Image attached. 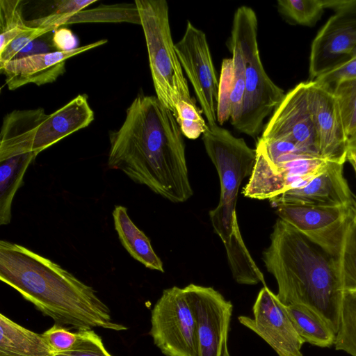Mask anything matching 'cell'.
Masks as SVG:
<instances>
[{
  "mask_svg": "<svg viewBox=\"0 0 356 356\" xmlns=\"http://www.w3.org/2000/svg\"><path fill=\"white\" fill-rule=\"evenodd\" d=\"M51 32H49L33 40L27 46L23 48L15 58H20L32 55L58 51L53 44V33H51Z\"/></svg>",
  "mask_w": 356,
  "mask_h": 356,
  "instance_id": "37",
  "label": "cell"
},
{
  "mask_svg": "<svg viewBox=\"0 0 356 356\" xmlns=\"http://www.w3.org/2000/svg\"><path fill=\"white\" fill-rule=\"evenodd\" d=\"M325 9L330 8L334 12L356 7V0H323Z\"/></svg>",
  "mask_w": 356,
  "mask_h": 356,
  "instance_id": "39",
  "label": "cell"
},
{
  "mask_svg": "<svg viewBox=\"0 0 356 356\" xmlns=\"http://www.w3.org/2000/svg\"><path fill=\"white\" fill-rule=\"evenodd\" d=\"M107 40L79 47L66 51H54L15 58L0 67L10 90L29 83L40 86L52 83L65 72L66 60L74 56L103 45Z\"/></svg>",
  "mask_w": 356,
  "mask_h": 356,
  "instance_id": "17",
  "label": "cell"
},
{
  "mask_svg": "<svg viewBox=\"0 0 356 356\" xmlns=\"http://www.w3.org/2000/svg\"><path fill=\"white\" fill-rule=\"evenodd\" d=\"M87 22H129L141 24L136 3L101 5L90 10H82L71 16L65 24Z\"/></svg>",
  "mask_w": 356,
  "mask_h": 356,
  "instance_id": "23",
  "label": "cell"
},
{
  "mask_svg": "<svg viewBox=\"0 0 356 356\" xmlns=\"http://www.w3.org/2000/svg\"><path fill=\"white\" fill-rule=\"evenodd\" d=\"M270 238L262 260L280 301L307 307L337 334L344 293L337 259L280 218Z\"/></svg>",
  "mask_w": 356,
  "mask_h": 356,
  "instance_id": "3",
  "label": "cell"
},
{
  "mask_svg": "<svg viewBox=\"0 0 356 356\" xmlns=\"http://www.w3.org/2000/svg\"><path fill=\"white\" fill-rule=\"evenodd\" d=\"M175 110V118L181 133L188 139H197L208 128V124H206L194 101H180L176 105Z\"/></svg>",
  "mask_w": 356,
  "mask_h": 356,
  "instance_id": "31",
  "label": "cell"
},
{
  "mask_svg": "<svg viewBox=\"0 0 356 356\" xmlns=\"http://www.w3.org/2000/svg\"><path fill=\"white\" fill-rule=\"evenodd\" d=\"M33 152L16 155L0 161V225H6L12 218L15 195L23 184L24 174L35 160Z\"/></svg>",
  "mask_w": 356,
  "mask_h": 356,
  "instance_id": "21",
  "label": "cell"
},
{
  "mask_svg": "<svg viewBox=\"0 0 356 356\" xmlns=\"http://www.w3.org/2000/svg\"><path fill=\"white\" fill-rule=\"evenodd\" d=\"M330 161L321 156H309L273 165L262 145L258 144L254 166L243 194L251 199L270 200L304 186L325 170Z\"/></svg>",
  "mask_w": 356,
  "mask_h": 356,
  "instance_id": "9",
  "label": "cell"
},
{
  "mask_svg": "<svg viewBox=\"0 0 356 356\" xmlns=\"http://www.w3.org/2000/svg\"><path fill=\"white\" fill-rule=\"evenodd\" d=\"M149 334L165 356H198L195 314L184 288L163 290L152 309Z\"/></svg>",
  "mask_w": 356,
  "mask_h": 356,
  "instance_id": "8",
  "label": "cell"
},
{
  "mask_svg": "<svg viewBox=\"0 0 356 356\" xmlns=\"http://www.w3.org/2000/svg\"><path fill=\"white\" fill-rule=\"evenodd\" d=\"M307 99L320 156L344 164L348 155V136L332 90L308 81Z\"/></svg>",
  "mask_w": 356,
  "mask_h": 356,
  "instance_id": "16",
  "label": "cell"
},
{
  "mask_svg": "<svg viewBox=\"0 0 356 356\" xmlns=\"http://www.w3.org/2000/svg\"><path fill=\"white\" fill-rule=\"evenodd\" d=\"M356 78V58H350L319 75L314 81L332 88L339 83Z\"/></svg>",
  "mask_w": 356,
  "mask_h": 356,
  "instance_id": "34",
  "label": "cell"
},
{
  "mask_svg": "<svg viewBox=\"0 0 356 356\" xmlns=\"http://www.w3.org/2000/svg\"><path fill=\"white\" fill-rule=\"evenodd\" d=\"M275 207L279 218L290 224L337 259L351 213V206L323 207L280 204Z\"/></svg>",
  "mask_w": 356,
  "mask_h": 356,
  "instance_id": "12",
  "label": "cell"
},
{
  "mask_svg": "<svg viewBox=\"0 0 356 356\" xmlns=\"http://www.w3.org/2000/svg\"><path fill=\"white\" fill-rule=\"evenodd\" d=\"M227 47L232 54L233 85L231 95L230 122L234 127L239 120L245 91V67L238 44L229 38Z\"/></svg>",
  "mask_w": 356,
  "mask_h": 356,
  "instance_id": "28",
  "label": "cell"
},
{
  "mask_svg": "<svg viewBox=\"0 0 356 356\" xmlns=\"http://www.w3.org/2000/svg\"><path fill=\"white\" fill-rule=\"evenodd\" d=\"M108 166L173 203L193 194L185 144L173 113L156 96L138 95L109 134Z\"/></svg>",
  "mask_w": 356,
  "mask_h": 356,
  "instance_id": "1",
  "label": "cell"
},
{
  "mask_svg": "<svg viewBox=\"0 0 356 356\" xmlns=\"http://www.w3.org/2000/svg\"><path fill=\"white\" fill-rule=\"evenodd\" d=\"M43 338L54 353L71 349L76 343L77 332H71L63 325L55 323L42 334Z\"/></svg>",
  "mask_w": 356,
  "mask_h": 356,
  "instance_id": "36",
  "label": "cell"
},
{
  "mask_svg": "<svg viewBox=\"0 0 356 356\" xmlns=\"http://www.w3.org/2000/svg\"><path fill=\"white\" fill-rule=\"evenodd\" d=\"M96 0H60L54 1L53 9L47 15L26 21L31 28L53 27L56 29L65 24L67 19L83 10Z\"/></svg>",
  "mask_w": 356,
  "mask_h": 356,
  "instance_id": "29",
  "label": "cell"
},
{
  "mask_svg": "<svg viewBox=\"0 0 356 356\" xmlns=\"http://www.w3.org/2000/svg\"><path fill=\"white\" fill-rule=\"evenodd\" d=\"M347 161H348L349 163L353 166L354 172L356 175V155L352 153H348Z\"/></svg>",
  "mask_w": 356,
  "mask_h": 356,
  "instance_id": "41",
  "label": "cell"
},
{
  "mask_svg": "<svg viewBox=\"0 0 356 356\" xmlns=\"http://www.w3.org/2000/svg\"><path fill=\"white\" fill-rule=\"evenodd\" d=\"M257 33L255 12L245 6L238 7L234 15L230 38L241 47L245 60V80L241 114L234 127L252 138L261 132L264 119L274 111L285 95L264 70Z\"/></svg>",
  "mask_w": 356,
  "mask_h": 356,
  "instance_id": "6",
  "label": "cell"
},
{
  "mask_svg": "<svg viewBox=\"0 0 356 356\" xmlns=\"http://www.w3.org/2000/svg\"><path fill=\"white\" fill-rule=\"evenodd\" d=\"M148 53L156 96L176 115L180 101L193 102L177 54L165 0H136Z\"/></svg>",
  "mask_w": 356,
  "mask_h": 356,
  "instance_id": "7",
  "label": "cell"
},
{
  "mask_svg": "<svg viewBox=\"0 0 356 356\" xmlns=\"http://www.w3.org/2000/svg\"><path fill=\"white\" fill-rule=\"evenodd\" d=\"M184 289L195 314L198 356H231L232 302L211 286L190 284Z\"/></svg>",
  "mask_w": 356,
  "mask_h": 356,
  "instance_id": "11",
  "label": "cell"
},
{
  "mask_svg": "<svg viewBox=\"0 0 356 356\" xmlns=\"http://www.w3.org/2000/svg\"><path fill=\"white\" fill-rule=\"evenodd\" d=\"M277 6L288 22L309 27L316 24L325 10L323 0H278Z\"/></svg>",
  "mask_w": 356,
  "mask_h": 356,
  "instance_id": "27",
  "label": "cell"
},
{
  "mask_svg": "<svg viewBox=\"0 0 356 356\" xmlns=\"http://www.w3.org/2000/svg\"><path fill=\"white\" fill-rule=\"evenodd\" d=\"M356 47V7L334 13L319 30L311 45L309 81L350 58Z\"/></svg>",
  "mask_w": 356,
  "mask_h": 356,
  "instance_id": "15",
  "label": "cell"
},
{
  "mask_svg": "<svg viewBox=\"0 0 356 356\" xmlns=\"http://www.w3.org/2000/svg\"><path fill=\"white\" fill-rule=\"evenodd\" d=\"M23 1L0 0V52L21 33L33 28L23 16Z\"/></svg>",
  "mask_w": 356,
  "mask_h": 356,
  "instance_id": "26",
  "label": "cell"
},
{
  "mask_svg": "<svg viewBox=\"0 0 356 356\" xmlns=\"http://www.w3.org/2000/svg\"><path fill=\"white\" fill-rule=\"evenodd\" d=\"M55 30L56 29L53 27L33 28L19 35L0 52V67L14 59L17 54L33 40Z\"/></svg>",
  "mask_w": 356,
  "mask_h": 356,
  "instance_id": "35",
  "label": "cell"
},
{
  "mask_svg": "<svg viewBox=\"0 0 356 356\" xmlns=\"http://www.w3.org/2000/svg\"><path fill=\"white\" fill-rule=\"evenodd\" d=\"M175 47L208 126L216 124L219 82L206 34L188 22L182 38Z\"/></svg>",
  "mask_w": 356,
  "mask_h": 356,
  "instance_id": "10",
  "label": "cell"
},
{
  "mask_svg": "<svg viewBox=\"0 0 356 356\" xmlns=\"http://www.w3.org/2000/svg\"><path fill=\"white\" fill-rule=\"evenodd\" d=\"M308 81L300 82L285 94L259 138L284 140L319 155L316 131L307 99Z\"/></svg>",
  "mask_w": 356,
  "mask_h": 356,
  "instance_id": "14",
  "label": "cell"
},
{
  "mask_svg": "<svg viewBox=\"0 0 356 356\" xmlns=\"http://www.w3.org/2000/svg\"><path fill=\"white\" fill-rule=\"evenodd\" d=\"M286 312L300 338L305 343L321 348L334 344L336 334L317 314L305 307L284 305Z\"/></svg>",
  "mask_w": 356,
  "mask_h": 356,
  "instance_id": "22",
  "label": "cell"
},
{
  "mask_svg": "<svg viewBox=\"0 0 356 356\" xmlns=\"http://www.w3.org/2000/svg\"><path fill=\"white\" fill-rule=\"evenodd\" d=\"M52 42L58 51H66L79 47L77 38L72 31L67 28H58L55 30Z\"/></svg>",
  "mask_w": 356,
  "mask_h": 356,
  "instance_id": "38",
  "label": "cell"
},
{
  "mask_svg": "<svg viewBox=\"0 0 356 356\" xmlns=\"http://www.w3.org/2000/svg\"><path fill=\"white\" fill-rule=\"evenodd\" d=\"M0 280L56 324L77 330L128 329L113 321L109 308L92 287L23 245L0 241Z\"/></svg>",
  "mask_w": 356,
  "mask_h": 356,
  "instance_id": "2",
  "label": "cell"
},
{
  "mask_svg": "<svg viewBox=\"0 0 356 356\" xmlns=\"http://www.w3.org/2000/svg\"><path fill=\"white\" fill-rule=\"evenodd\" d=\"M351 209L356 217V196L353 195V198L351 204Z\"/></svg>",
  "mask_w": 356,
  "mask_h": 356,
  "instance_id": "42",
  "label": "cell"
},
{
  "mask_svg": "<svg viewBox=\"0 0 356 356\" xmlns=\"http://www.w3.org/2000/svg\"><path fill=\"white\" fill-rule=\"evenodd\" d=\"M113 217L115 229L128 253L146 268L163 273V262L153 250L149 238L131 220L127 209L115 206Z\"/></svg>",
  "mask_w": 356,
  "mask_h": 356,
  "instance_id": "19",
  "label": "cell"
},
{
  "mask_svg": "<svg viewBox=\"0 0 356 356\" xmlns=\"http://www.w3.org/2000/svg\"><path fill=\"white\" fill-rule=\"evenodd\" d=\"M344 291H356V217L352 209L337 258Z\"/></svg>",
  "mask_w": 356,
  "mask_h": 356,
  "instance_id": "24",
  "label": "cell"
},
{
  "mask_svg": "<svg viewBox=\"0 0 356 356\" xmlns=\"http://www.w3.org/2000/svg\"><path fill=\"white\" fill-rule=\"evenodd\" d=\"M335 349L356 356V291H344L341 305Z\"/></svg>",
  "mask_w": 356,
  "mask_h": 356,
  "instance_id": "25",
  "label": "cell"
},
{
  "mask_svg": "<svg viewBox=\"0 0 356 356\" xmlns=\"http://www.w3.org/2000/svg\"><path fill=\"white\" fill-rule=\"evenodd\" d=\"M202 141L220 186L218 204L209 211V218L225 245L232 277L240 284L266 286L262 272L243 241L236 210L239 188L243 179L250 177L254 166L256 149L218 124L208 126Z\"/></svg>",
  "mask_w": 356,
  "mask_h": 356,
  "instance_id": "4",
  "label": "cell"
},
{
  "mask_svg": "<svg viewBox=\"0 0 356 356\" xmlns=\"http://www.w3.org/2000/svg\"><path fill=\"white\" fill-rule=\"evenodd\" d=\"M233 85V62L232 58L222 60L219 81L217 122L223 124L230 118L231 95Z\"/></svg>",
  "mask_w": 356,
  "mask_h": 356,
  "instance_id": "33",
  "label": "cell"
},
{
  "mask_svg": "<svg viewBox=\"0 0 356 356\" xmlns=\"http://www.w3.org/2000/svg\"><path fill=\"white\" fill-rule=\"evenodd\" d=\"M332 90L348 138L356 130V78L337 83Z\"/></svg>",
  "mask_w": 356,
  "mask_h": 356,
  "instance_id": "30",
  "label": "cell"
},
{
  "mask_svg": "<svg viewBox=\"0 0 356 356\" xmlns=\"http://www.w3.org/2000/svg\"><path fill=\"white\" fill-rule=\"evenodd\" d=\"M78 339L70 350L53 353L49 356H113L105 348L101 337L92 329L76 331Z\"/></svg>",
  "mask_w": 356,
  "mask_h": 356,
  "instance_id": "32",
  "label": "cell"
},
{
  "mask_svg": "<svg viewBox=\"0 0 356 356\" xmlns=\"http://www.w3.org/2000/svg\"><path fill=\"white\" fill-rule=\"evenodd\" d=\"M342 163L330 161L325 170L301 188L289 190L269 201L275 206L291 204L323 207H350L353 198Z\"/></svg>",
  "mask_w": 356,
  "mask_h": 356,
  "instance_id": "18",
  "label": "cell"
},
{
  "mask_svg": "<svg viewBox=\"0 0 356 356\" xmlns=\"http://www.w3.org/2000/svg\"><path fill=\"white\" fill-rule=\"evenodd\" d=\"M0 356H49L54 352L42 334L0 314Z\"/></svg>",
  "mask_w": 356,
  "mask_h": 356,
  "instance_id": "20",
  "label": "cell"
},
{
  "mask_svg": "<svg viewBox=\"0 0 356 356\" xmlns=\"http://www.w3.org/2000/svg\"><path fill=\"white\" fill-rule=\"evenodd\" d=\"M350 58H356V47L353 49L350 56Z\"/></svg>",
  "mask_w": 356,
  "mask_h": 356,
  "instance_id": "43",
  "label": "cell"
},
{
  "mask_svg": "<svg viewBox=\"0 0 356 356\" xmlns=\"http://www.w3.org/2000/svg\"><path fill=\"white\" fill-rule=\"evenodd\" d=\"M348 153L356 155V130L348 138Z\"/></svg>",
  "mask_w": 356,
  "mask_h": 356,
  "instance_id": "40",
  "label": "cell"
},
{
  "mask_svg": "<svg viewBox=\"0 0 356 356\" xmlns=\"http://www.w3.org/2000/svg\"><path fill=\"white\" fill-rule=\"evenodd\" d=\"M253 318L239 316V323L260 337L278 356H303L304 342L297 334L283 305L267 286L259 292Z\"/></svg>",
  "mask_w": 356,
  "mask_h": 356,
  "instance_id": "13",
  "label": "cell"
},
{
  "mask_svg": "<svg viewBox=\"0 0 356 356\" xmlns=\"http://www.w3.org/2000/svg\"><path fill=\"white\" fill-rule=\"evenodd\" d=\"M94 120L88 97L79 95L51 114L42 108L15 110L3 120L0 161L33 152L38 154Z\"/></svg>",
  "mask_w": 356,
  "mask_h": 356,
  "instance_id": "5",
  "label": "cell"
}]
</instances>
